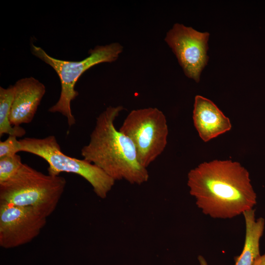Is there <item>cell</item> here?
Instances as JSON below:
<instances>
[{"label":"cell","mask_w":265,"mask_h":265,"mask_svg":"<svg viewBox=\"0 0 265 265\" xmlns=\"http://www.w3.org/2000/svg\"><path fill=\"white\" fill-rule=\"evenodd\" d=\"M124 109L121 106H109L99 114L89 142L82 148L81 155L115 181L141 185L148 180V170L139 161L131 140L114 126Z\"/></svg>","instance_id":"7a4b0ae2"},{"label":"cell","mask_w":265,"mask_h":265,"mask_svg":"<svg viewBox=\"0 0 265 265\" xmlns=\"http://www.w3.org/2000/svg\"><path fill=\"white\" fill-rule=\"evenodd\" d=\"M119 130L131 140L139 161L146 168L163 152L167 145L166 119L163 113L156 107L132 110Z\"/></svg>","instance_id":"8992f818"},{"label":"cell","mask_w":265,"mask_h":265,"mask_svg":"<svg viewBox=\"0 0 265 265\" xmlns=\"http://www.w3.org/2000/svg\"><path fill=\"white\" fill-rule=\"evenodd\" d=\"M30 50L36 57L51 66L56 72L61 82V92L58 101L49 109L52 113L59 112L66 117L69 127L74 125L76 119L72 114L71 103L78 96L75 85L79 78L87 70L97 64L116 61L123 50L119 43L98 45L89 51V55L77 61L62 60L49 55L41 47L31 43Z\"/></svg>","instance_id":"277c9868"},{"label":"cell","mask_w":265,"mask_h":265,"mask_svg":"<svg viewBox=\"0 0 265 265\" xmlns=\"http://www.w3.org/2000/svg\"><path fill=\"white\" fill-rule=\"evenodd\" d=\"M13 85L14 93L9 119L12 126L19 127L32 121L46 93V87L32 77L21 79Z\"/></svg>","instance_id":"9c48e42d"},{"label":"cell","mask_w":265,"mask_h":265,"mask_svg":"<svg viewBox=\"0 0 265 265\" xmlns=\"http://www.w3.org/2000/svg\"><path fill=\"white\" fill-rule=\"evenodd\" d=\"M46 222L47 217L34 208L0 202V246L9 249L30 242Z\"/></svg>","instance_id":"ba28073f"},{"label":"cell","mask_w":265,"mask_h":265,"mask_svg":"<svg viewBox=\"0 0 265 265\" xmlns=\"http://www.w3.org/2000/svg\"><path fill=\"white\" fill-rule=\"evenodd\" d=\"M66 185L60 176L45 174L26 163L0 184V202L30 207L47 217L56 209Z\"/></svg>","instance_id":"3957f363"},{"label":"cell","mask_w":265,"mask_h":265,"mask_svg":"<svg viewBox=\"0 0 265 265\" xmlns=\"http://www.w3.org/2000/svg\"><path fill=\"white\" fill-rule=\"evenodd\" d=\"M23 163L18 154L0 158V184L12 177L19 170Z\"/></svg>","instance_id":"4fadbf2b"},{"label":"cell","mask_w":265,"mask_h":265,"mask_svg":"<svg viewBox=\"0 0 265 265\" xmlns=\"http://www.w3.org/2000/svg\"><path fill=\"white\" fill-rule=\"evenodd\" d=\"M19 140L17 137L9 135L4 141H0V158L6 156H11L20 152Z\"/></svg>","instance_id":"5bb4252c"},{"label":"cell","mask_w":265,"mask_h":265,"mask_svg":"<svg viewBox=\"0 0 265 265\" xmlns=\"http://www.w3.org/2000/svg\"><path fill=\"white\" fill-rule=\"evenodd\" d=\"M198 260L200 265H208L207 262L205 258L202 255H199L198 257Z\"/></svg>","instance_id":"2e32d148"},{"label":"cell","mask_w":265,"mask_h":265,"mask_svg":"<svg viewBox=\"0 0 265 265\" xmlns=\"http://www.w3.org/2000/svg\"><path fill=\"white\" fill-rule=\"evenodd\" d=\"M192 118L195 129L204 142L230 131L232 128L229 118L216 105L200 95L195 97Z\"/></svg>","instance_id":"30bf717a"},{"label":"cell","mask_w":265,"mask_h":265,"mask_svg":"<svg viewBox=\"0 0 265 265\" xmlns=\"http://www.w3.org/2000/svg\"><path fill=\"white\" fill-rule=\"evenodd\" d=\"M208 32L176 23L166 33L164 41L175 54L185 74L199 82L209 56Z\"/></svg>","instance_id":"52a82bcc"},{"label":"cell","mask_w":265,"mask_h":265,"mask_svg":"<svg viewBox=\"0 0 265 265\" xmlns=\"http://www.w3.org/2000/svg\"><path fill=\"white\" fill-rule=\"evenodd\" d=\"M255 211L252 209L242 213L245 224V240L241 254L235 258V265H252L261 255L260 241L264 234L265 220L263 217L256 218Z\"/></svg>","instance_id":"8fae6325"},{"label":"cell","mask_w":265,"mask_h":265,"mask_svg":"<svg viewBox=\"0 0 265 265\" xmlns=\"http://www.w3.org/2000/svg\"><path fill=\"white\" fill-rule=\"evenodd\" d=\"M187 185L197 207L213 218H234L257 203L249 172L231 160L200 164L188 172Z\"/></svg>","instance_id":"6da1fadb"},{"label":"cell","mask_w":265,"mask_h":265,"mask_svg":"<svg viewBox=\"0 0 265 265\" xmlns=\"http://www.w3.org/2000/svg\"><path fill=\"white\" fill-rule=\"evenodd\" d=\"M14 85L4 88L0 87V136L4 134L21 137L24 135L26 130L21 127L12 126L10 122V115L14 97Z\"/></svg>","instance_id":"7c38bea8"},{"label":"cell","mask_w":265,"mask_h":265,"mask_svg":"<svg viewBox=\"0 0 265 265\" xmlns=\"http://www.w3.org/2000/svg\"><path fill=\"white\" fill-rule=\"evenodd\" d=\"M252 265H265V253L258 256L254 260Z\"/></svg>","instance_id":"9a60e30c"},{"label":"cell","mask_w":265,"mask_h":265,"mask_svg":"<svg viewBox=\"0 0 265 265\" xmlns=\"http://www.w3.org/2000/svg\"><path fill=\"white\" fill-rule=\"evenodd\" d=\"M19 142L20 152L35 155L47 162L49 174L58 176L67 172L80 175L89 182L101 198H105L114 185L115 181L95 164L64 154L54 135L43 138L26 137Z\"/></svg>","instance_id":"5b68a950"}]
</instances>
